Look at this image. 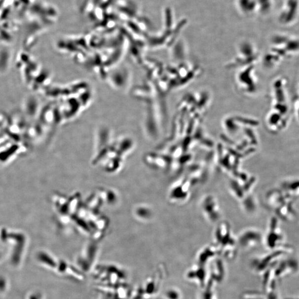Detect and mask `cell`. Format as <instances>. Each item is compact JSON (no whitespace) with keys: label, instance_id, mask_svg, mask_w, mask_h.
I'll return each mask as SVG.
<instances>
[{"label":"cell","instance_id":"cell-2","mask_svg":"<svg viewBox=\"0 0 299 299\" xmlns=\"http://www.w3.org/2000/svg\"><path fill=\"white\" fill-rule=\"evenodd\" d=\"M237 6L243 14L249 15L257 12V0H237Z\"/></svg>","mask_w":299,"mask_h":299},{"label":"cell","instance_id":"cell-3","mask_svg":"<svg viewBox=\"0 0 299 299\" xmlns=\"http://www.w3.org/2000/svg\"><path fill=\"white\" fill-rule=\"evenodd\" d=\"M257 12L266 14L272 8V0H257Z\"/></svg>","mask_w":299,"mask_h":299},{"label":"cell","instance_id":"cell-1","mask_svg":"<svg viewBox=\"0 0 299 299\" xmlns=\"http://www.w3.org/2000/svg\"><path fill=\"white\" fill-rule=\"evenodd\" d=\"M299 0H286L283 4L282 10L279 14L280 19L294 20L299 16Z\"/></svg>","mask_w":299,"mask_h":299}]
</instances>
